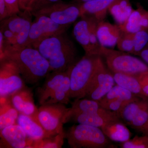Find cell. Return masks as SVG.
<instances>
[{
	"mask_svg": "<svg viewBox=\"0 0 148 148\" xmlns=\"http://www.w3.org/2000/svg\"><path fill=\"white\" fill-rule=\"evenodd\" d=\"M32 47L47 60L51 72L66 71L77 61L76 48L66 32L48 37Z\"/></svg>",
	"mask_w": 148,
	"mask_h": 148,
	"instance_id": "6da1fadb",
	"label": "cell"
},
{
	"mask_svg": "<svg viewBox=\"0 0 148 148\" xmlns=\"http://www.w3.org/2000/svg\"><path fill=\"white\" fill-rule=\"evenodd\" d=\"M4 57L15 63L24 82L28 84H36L51 72L47 60L31 46L7 53Z\"/></svg>",
	"mask_w": 148,
	"mask_h": 148,
	"instance_id": "7a4b0ae2",
	"label": "cell"
},
{
	"mask_svg": "<svg viewBox=\"0 0 148 148\" xmlns=\"http://www.w3.org/2000/svg\"><path fill=\"white\" fill-rule=\"evenodd\" d=\"M66 138L71 148H115L101 128L92 125H73L66 132Z\"/></svg>",
	"mask_w": 148,
	"mask_h": 148,
	"instance_id": "3957f363",
	"label": "cell"
},
{
	"mask_svg": "<svg viewBox=\"0 0 148 148\" xmlns=\"http://www.w3.org/2000/svg\"><path fill=\"white\" fill-rule=\"evenodd\" d=\"M98 55H87L77 61L70 68V98H84L97 66Z\"/></svg>",
	"mask_w": 148,
	"mask_h": 148,
	"instance_id": "277c9868",
	"label": "cell"
},
{
	"mask_svg": "<svg viewBox=\"0 0 148 148\" xmlns=\"http://www.w3.org/2000/svg\"><path fill=\"white\" fill-rule=\"evenodd\" d=\"M99 56L112 73L135 75L148 71V66L137 57L121 51L101 47Z\"/></svg>",
	"mask_w": 148,
	"mask_h": 148,
	"instance_id": "5b68a950",
	"label": "cell"
},
{
	"mask_svg": "<svg viewBox=\"0 0 148 148\" xmlns=\"http://www.w3.org/2000/svg\"><path fill=\"white\" fill-rule=\"evenodd\" d=\"M69 109L61 103L45 104L38 109V121L49 137L64 131L63 124L66 123Z\"/></svg>",
	"mask_w": 148,
	"mask_h": 148,
	"instance_id": "8992f818",
	"label": "cell"
},
{
	"mask_svg": "<svg viewBox=\"0 0 148 148\" xmlns=\"http://www.w3.org/2000/svg\"><path fill=\"white\" fill-rule=\"evenodd\" d=\"M80 4L60 1L47 6L32 13L34 16L44 15L59 25L69 26L80 17Z\"/></svg>",
	"mask_w": 148,
	"mask_h": 148,
	"instance_id": "52a82bcc",
	"label": "cell"
},
{
	"mask_svg": "<svg viewBox=\"0 0 148 148\" xmlns=\"http://www.w3.org/2000/svg\"><path fill=\"white\" fill-rule=\"evenodd\" d=\"M115 84L113 74L104 64L103 58L99 56L95 73L85 97L99 101L112 88Z\"/></svg>",
	"mask_w": 148,
	"mask_h": 148,
	"instance_id": "ba28073f",
	"label": "cell"
},
{
	"mask_svg": "<svg viewBox=\"0 0 148 148\" xmlns=\"http://www.w3.org/2000/svg\"><path fill=\"white\" fill-rule=\"evenodd\" d=\"M15 63L10 58L0 59V98H8L25 86Z\"/></svg>",
	"mask_w": 148,
	"mask_h": 148,
	"instance_id": "9c48e42d",
	"label": "cell"
},
{
	"mask_svg": "<svg viewBox=\"0 0 148 148\" xmlns=\"http://www.w3.org/2000/svg\"><path fill=\"white\" fill-rule=\"evenodd\" d=\"M34 16L30 29L28 46H33L48 37L66 32L69 28L59 25L44 15Z\"/></svg>",
	"mask_w": 148,
	"mask_h": 148,
	"instance_id": "30bf717a",
	"label": "cell"
},
{
	"mask_svg": "<svg viewBox=\"0 0 148 148\" xmlns=\"http://www.w3.org/2000/svg\"><path fill=\"white\" fill-rule=\"evenodd\" d=\"M32 15L30 12L21 11L1 21V27L8 29L16 37L18 49L28 46Z\"/></svg>",
	"mask_w": 148,
	"mask_h": 148,
	"instance_id": "8fae6325",
	"label": "cell"
},
{
	"mask_svg": "<svg viewBox=\"0 0 148 148\" xmlns=\"http://www.w3.org/2000/svg\"><path fill=\"white\" fill-rule=\"evenodd\" d=\"M1 148H32L34 141L16 124L0 130Z\"/></svg>",
	"mask_w": 148,
	"mask_h": 148,
	"instance_id": "7c38bea8",
	"label": "cell"
},
{
	"mask_svg": "<svg viewBox=\"0 0 148 148\" xmlns=\"http://www.w3.org/2000/svg\"><path fill=\"white\" fill-rule=\"evenodd\" d=\"M9 98L12 106L19 113L32 117L38 121L37 114L38 108L35 105L33 94L30 88L25 86L12 94Z\"/></svg>",
	"mask_w": 148,
	"mask_h": 148,
	"instance_id": "4fadbf2b",
	"label": "cell"
},
{
	"mask_svg": "<svg viewBox=\"0 0 148 148\" xmlns=\"http://www.w3.org/2000/svg\"><path fill=\"white\" fill-rule=\"evenodd\" d=\"M86 113H98L106 116L116 114L115 112L103 108L98 101L88 98L75 99V101L72 103V107L69 108L66 115V123L71 121L74 116Z\"/></svg>",
	"mask_w": 148,
	"mask_h": 148,
	"instance_id": "5bb4252c",
	"label": "cell"
},
{
	"mask_svg": "<svg viewBox=\"0 0 148 148\" xmlns=\"http://www.w3.org/2000/svg\"><path fill=\"white\" fill-rule=\"evenodd\" d=\"M117 0H94L80 4V17H94L98 21L105 20L109 9Z\"/></svg>",
	"mask_w": 148,
	"mask_h": 148,
	"instance_id": "9a60e30c",
	"label": "cell"
},
{
	"mask_svg": "<svg viewBox=\"0 0 148 148\" xmlns=\"http://www.w3.org/2000/svg\"><path fill=\"white\" fill-rule=\"evenodd\" d=\"M67 71L51 72L49 75L48 74L45 82L37 90L38 101L41 106L45 104L51 96L58 89L67 74Z\"/></svg>",
	"mask_w": 148,
	"mask_h": 148,
	"instance_id": "2e32d148",
	"label": "cell"
},
{
	"mask_svg": "<svg viewBox=\"0 0 148 148\" xmlns=\"http://www.w3.org/2000/svg\"><path fill=\"white\" fill-rule=\"evenodd\" d=\"M120 30L117 24H111L105 20L98 22L97 37L102 46L112 48L116 45Z\"/></svg>",
	"mask_w": 148,
	"mask_h": 148,
	"instance_id": "e0dca14e",
	"label": "cell"
},
{
	"mask_svg": "<svg viewBox=\"0 0 148 148\" xmlns=\"http://www.w3.org/2000/svg\"><path fill=\"white\" fill-rule=\"evenodd\" d=\"M17 124L22 127L27 136L33 141H38L49 137L38 122L27 115L19 113Z\"/></svg>",
	"mask_w": 148,
	"mask_h": 148,
	"instance_id": "ac0fdd59",
	"label": "cell"
},
{
	"mask_svg": "<svg viewBox=\"0 0 148 148\" xmlns=\"http://www.w3.org/2000/svg\"><path fill=\"white\" fill-rule=\"evenodd\" d=\"M73 34L77 41L81 46L86 55H94L90 44L89 34V21L86 16L81 17V19L74 25Z\"/></svg>",
	"mask_w": 148,
	"mask_h": 148,
	"instance_id": "d6986e66",
	"label": "cell"
},
{
	"mask_svg": "<svg viewBox=\"0 0 148 148\" xmlns=\"http://www.w3.org/2000/svg\"><path fill=\"white\" fill-rule=\"evenodd\" d=\"M101 128L110 140L114 142H126L130 140L132 135L122 121L110 122Z\"/></svg>",
	"mask_w": 148,
	"mask_h": 148,
	"instance_id": "ffe728a7",
	"label": "cell"
},
{
	"mask_svg": "<svg viewBox=\"0 0 148 148\" xmlns=\"http://www.w3.org/2000/svg\"><path fill=\"white\" fill-rule=\"evenodd\" d=\"M73 120L79 124L88 125L101 128L110 122L122 121L117 114L106 116L98 113H86L74 116Z\"/></svg>",
	"mask_w": 148,
	"mask_h": 148,
	"instance_id": "44dd1931",
	"label": "cell"
},
{
	"mask_svg": "<svg viewBox=\"0 0 148 148\" xmlns=\"http://www.w3.org/2000/svg\"><path fill=\"white\" fill-rule=\"evenodd\" d=\"M115 82L118 85L129 90L139 98L148 99L140 83L134 76L121 73H113Z\"/></svg>",
	"mask_w": 148,
	"mask_h": 148,
	"instance_id": "7402d4cb",
	"label": "cell"
},
{
	"mask_svg": "<svg viewBox=\"0 0 148 148\" xmlns=\"http://www.w3.org/2000/svg\"><path fill=\"white\" fill-rule=\"evenodd\" d=\"M118 26L122 32L134 34L140 30L148 29V19L138 8L134 10L125 23Z\"/></svg>",
	"mask_w": 148,
	"mask_h": 148,
	"instance_id": "603a6c76",
	"label": "cell"
},
{
	"mask_svg": "<svg viewBox=\"0 0 148 148\" xmlns=\"http://www.w3.org/2000/svg\"><path fill=\"white\" fill-rule=\"evenodd\" d=\"M0 107V130L17 124L19 112L10 101L9 98H1Z\"/></svg>",
	"mask_w": 148,
	"mask_h": 148,
	"instance_id": "cb8c5ba5",
	"label": "cell"
},
{
	"mask_svg": "<svg viewBox=\"0 0 148 148\" xmlns=\"http://www.w3.org/2000/svg\"><path fill=\"white\" fill-rule=\"evenodd\" d=\"M134 10L130 0H117L110 7L108 12L116 24L120 25L126 21Z\"/></svg>",
	"mask_w": 148,
	"mask_h": 148,
	"instance_id": "d4e9b609",
	"label": "cell"
},
{
	"mask_svg": "<svg viewBox=\"0 0 148 148\" xmlns=\"http://www.w3.org/2000/svg\"><path fill=\"white\" fill-rule=\"evenodd\" d=\"M70 68L67 71L62 83L58 89L47 100L45 104L61 103L68 104L70 102L71 83H70ZM45 105V104H44Z\"/></svg>",
	"mask_w": 148,
	"mask_h": 148,
	"instance_id": "484cf974",
	"label": "cell"
},
{
	"mask_svg": "<svg viewBox=\"0 0 148 148\" xmlns=\"http://www.w3.org/2000/svg\"><path fill=\"white\" fill-rule=\"evenodd\" d=\"M148 106V99L140 98L127 104L119 114L120 119L129 125L137 114L142 109Z\"/></svg>",
	"mask_w": 148,
	"mask_h": 148,
	"instance_id": "4316f807",
	"label": "cell"
},
{
	"mask_svg": "<svg viewBox=\"0 0 148 148\" xmlns=\"http://www.w3.org/2000/svg\"><path fill=\"white\" fill-rule=\"evenodd\" d=\"M140 98L129 90L116 85L109 91L100 101V103L107 102L114 99H121L123 101L132 102Z\"/></svg>",
	"mask_w": 148,
	"mask_h": 148,
	"instance_id": "83f0119b",
	"label": "cell"
},
{
	"mask_svg": "<svg viewBox=\"0 0 148 148\" xmlns=\"http://www.w3.org/2000/svg\"><path fill=\"white\" fill-rule=\"evenodd\" d=\"M66 132L64 131L57 135L34 141L32 148H60L64 143Z\"/></svg>",
	"mask_w": 148,
	"mask_h": 148,
	"instance_id": "f1b7e54d",
	"label": "cell"
},
{
	"mask_svg": "<svg viewBox=\"0 0 148 148\" xmlns=\"http://www.w3.org/2000/svg\"><path fill=\"white\" fill-rule=\"evenodd\" d=\"M116 45L119 50L121 51L132 54L134 49L133 34L120 30Z\"/></svg>",
	"mask_w": 148,
	"mask_h": 148,
	"instance_id": "f546056e",
	"label": "cell"
},
{
	"mask_svg": "<svg viewBox=\"0 0 148 148\" xmlns=\"http://www.w3.org/2000/svg\"><path fill=\"white\" fill-rule=\"evenodd\" d=\"M87 16L89 21V34L90 40L92 51L94 55L99 56L102 46L98 41L97 34V28L98 21L94 17Z\"/></svg>",
	"mask_w": 148,
	"mask_h": 148,
	"instance_id": "4dcf8cb0",
	"label": "cell"
},
{
	"mask_svg": "<svg viewBox=\"0 0 148 148\" xmlns=\"http://www.w3.org/2000/svg\"><path fill=\"white\" fill-rule=\"evenodd\" d=\"M134 49L132 54L138 56L148 45V29L133 34Z\"/></svg>",
	"mask_w": 148,
	"mask_h": 148,
	"instance_id": "1f68e13d",
	"label": "cell"
},
{
	"mask_svg": "<svg viewBox=\"0 0 148 148\" xmlns=\"http://www.w3.org/2000/svg\"><path fill=\"white\" fill-rule=\"evenodd\" d=\"M0 31L2 32L3 36L4 57L6 53L17 50L18 49V47L16 37L10 30L5 27H1Z\"/></svg>",
	"mask_w": 148,
	"mask_h": 148,
	"instance_id": "d6a6232c",
	"label": "cell"
},
{
	"mask_svg": "<svg viewBox=\"0 0 148 148\" xmlns=\"http://www.w3.org/2000/svg\"><path fill=\"white\" fill-rule=\"evenodd\" d=\"M130 102H131L118 99L103 103L99 102V103L103 108L108 111L115 112L119 116L120 113L121 112L124 107Z\"/></svg>",
	"mask_w": 148,
	"mask_h": 148,
	"instance_id": "836d02e7",
	"label": "cell"
},
{
	"mask_svg": "<svg viewBox=\"0 0 148 148\" xmlns=\"http://www.w3.org/2000/svg\"><path fill=\"white\" fill-rule=\"evenodd\" d=\"M122 148H148V135L135 136L134 138L121 143Z\"/></svg>",
	"mask_w": 148,
	"mask_h": 148,
	"instance_id": "e575fe53",
	"label": "cell"
},
{
	"mask_svg": "<svg viewBox=\"0 0 148 148\" xmlns=\"http://www.w3.org/2000/svg\"><path fill=\"white\" fill-rule=\"evenodd\" d=\"M148 120V106L142 109L137 114L132 121L129 124V126L136 130L143 126Z\"/></svg>",
	"mask_w": 148,
	"mask_h": 148,
	"instance_id": "d590c367",
	"label": "cell"
},
{
	"mask_svg": "<svg viewBox=\"0 0 148 148\" xmlns=\"http://www.w3.org/2000/svg\"><path fill=\"white\" fill-rule=\"evenodd\" d=\"M135 76L140 83L143 92L148 97V71L143 72L135 75Z\"/></svg>",
	"mask_w": 148,
	"mask_h": 148,
	"instance_id": "8d00e7d4",
	"label": "cell"
},
{
	"mask_svg": "<svg viewBox=\"0 0 148 148\" xmlns=\"http://www.w3.org/2000/svg\"><path fill=\"white\" fill-rule=\"evenodd\" d=\"M61 0H35L32 6V14L47 6L60 1Z\"/></svg>",
	"mask_w": 148,
	"mask_h": 148,
	"instance_id": "74e56055",
	"label": "cell"
},
{
	"mask_svg": "<svg viewBox=\"0 0 148 148\" xmlns=\"http://www.w3.org/2000/svg\"><path fill=\"white\" fill-rule=\"evenodd\" d=\"M4 1L11 16L21 12L18 0H4Z\"/></svg>",
	"mask_w": 148,
	"mask_h": 148,
	"instance_id": "f35d334b",
	"label": "cell"
},
{
	"mask_svg": "<svg viewBox=\"0 0 148 148\" xmlns=\"http://www.w3.org/2000/svg\"><path fill=\"white\" fill-rule=\"evenodd\" d=\"M35 0H18L19 8L21 11L32 13V6Z\"/></svg>",
	"mask_w": 148,
	"mask_h": 148,
	"instance_id": "ab89813d",
	"label": "cell"
},
{
	"mask_svg": "<svg viewBox=\"0 0 148 148\" xmlns=\"http://www.w3.org/2000/svg\"><path fill=\"white\" fill-rule=\"evenodd\" d=\"M11 16L4 0H0V21Z\"/></svg>",
	"mask_w": 148,
	"mask_h": 148,
	"instance_id": "60d3db41",
	"label": "cell"
},
{
	"mask_svg": "<svg viewBox=\"0 0 148 148\" xmlns=\"http://www.w3.org/2000/svg\"><path fill=\"white\" fill-rule=\"evenodd\" d=\"M4 51L3 36L2 32L0 31V59L3 58L4 56Z\"/></svg>",
	"mask_w": 148,
	"mask_h": 148,
	"instance_id": "b9f144b4",
	"label": "cell"
},
{
	"mask_svg": "<svg viewBox=\"0 0 148 148\" xmlns=\"http://www.w3.org/2000/svg\"><path fill=\"white\" fill-rule=\"evenodd\" d=\"M138 56H140L146 63L148 64V45L140 52Z\"/></svg>",
	"mask_w": 148,
	"mask_h": 148,
	"instance_id": "7bdbcfd3",
	"label": "cell"
},
{
	"mask_svg": "<svg viewBox=\"0 0 148 148\" xmlns=\"http://www.w3.org/2000/svg\"><path fill=\"white\" fill-rule=\"evenodd\" d=\"M136 130L143 133V135H148V120L143 126Z\"/></svg>",
	"mask_w": 148,
	"mask_h": 148,
	"instance_id": "ee69618b",
	"label": "cell"
},
{
	"mask_svg": "<svg viewBox=\"0 0 148 148\" xmlns=\"http://www.w3.org/2000/svg\"><path fill=\"white\" fill-rule=\"evenodd\" d=\"M137 8H138L141 11V12L143 14V15H144L146 18L148 19V10H146L145 8H143V6L141 5L140 4H138L137 5Z\"/></svg>",
	"mask_w": 148,
	"mask_h": 148,
	"instance_id": "f6af8a7d",
	"label": "cell"
},
{
	"mask_svg": "<svg viewBox=\"0 0 148 148\" xmlns=\"http://www.w3.org/2000/svg\"><path fill=\"white\" fill-rule=\"evenodd\" d=\"M94 1V0H73V2L81 4L86 2L90 1Z\"/></svg>",
	"mask_w": 148,
	"mask_h": 148,
	"instance_id": "bcb514c9",
	"label": "cell"
}]
</instances>
